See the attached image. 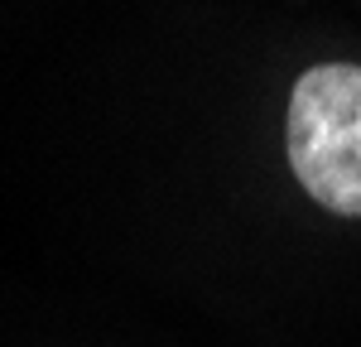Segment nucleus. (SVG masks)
Listing matches in <instances>:
<instances>
[{"label": "nucleus", "mask_w": 361, "mask_h": 347, "mask_svg": "<svg viewBox=\"0 0 361 347\" xmlns=\"http://www.w3.org/2000/svg\"><path fill=\"white\" fill-rule=\"evenodd\" d=\"M284 164L318 212L361 222V63H308L284 102Z\"/></svg>", "instance_id": "nucleus-1"}]
</instances>
